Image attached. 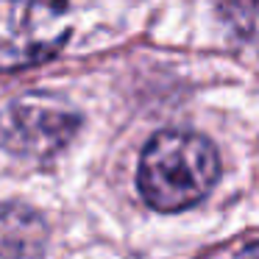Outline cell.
I'll return each instance as SVG.
<instances>
[{
    "instance_id": "1",
    "label": "cell",
    "mask_w": 259,
    "mask_h": 259,
    "mask_svg": "<svg viewBox=\"0 0 259 259\" xmlns=\"http://www.w3.org/2000/svg\"><path fill=\"white\" fill-rule=\"evenodd\" d=\"M220 176L214 145L192 131H159L145 145L137 187L156 212H181L212 192Z\"/></svg>"
},
{
    "instance_id": "2",
    "label": "cell",
    "mask_w": 259,
    "mask_h": 259,
    "mask_svg": "<svg viewBox=\"0 0 259 259\" xmlns=\"http://www.w3.org/2000/svg\"><path fill=\"white\" fill-rule=\"evenodd\" d=\"M67 36V0H0V75L53 59Z\"/></svg>"
},
{
    "instance_id": "3",
    "label": "cell",
    "mask_w": 259,
    "mask_h": 259,
    "mask_svg": "<svg viewBox=\"0 0 259 259\" xmlns=\"http://www.w3.org/2000/svg\"><path fill=\"white\" fill-rule=\"evenodd\" d=\"M78 117L53 98L31 95L9 103L0 114V142L20 153H53L73 137Z\"/></svg>"
},
{
    "instance_id": "4",
    "label": "cell",
    "mask_w": 259,
    "mask_h": 259,
    "mask_svg": "<svg viewBox=\"0 0 259 259\" xmlns=\"http://www.w3.org/2000/svg\"><path fill=\"white\" fill-rule=\"evenodd\" d=\"M42 223L34 212L23 206L0 209V253L12 259H25L31 251H39Z\"/></svg>"
},
{
    "instance_id": "5",
    "label": "cell",
    "mask_w": 259,
    "mask_h": 259,
    "mask_svg": "<svg viewBox=\"0 0 259 259\" xmlns=\"http://www.w3.org/2000/svg\"><path fill=\"white\" fill-rule=\"evenodd\" d=\"M220 17L237 36L259 42V0H220Z\"/></svg>"
},
{
    "instance_id": "6",
    "label": "cell",
    "mask_w": 259,
    "mask_h": 259,
    "mask_svg": "<svg viewBox=\"0 0 259 259\" xmlns=\"http://www.w3.org/2000/svg\"><path fill=\"white\" fill-rule=\"evenodd\" d=\"M237 259H259V242L256 245H248L245 251H240V256Z\"/></svg>"
}]
</instances>
